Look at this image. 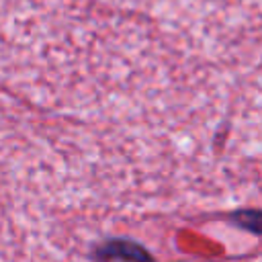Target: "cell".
Here are the masks:
<instances>
[{
  "label": "cell",
  "mask_w": 262,
  "mask_h": 262,
  "mask_svg": "<svg viewBox=\"0 0 262 262\" xmlns=\"http://www.w3.org/2000/svg\"><path fill=\"white\" fill-rule=\"evenodd\" d=\"M92 258L98 262H154L151 254L133 239H108L94 248Z\"/></svg>",
  "instance_id": "cell-1"
},
{
  "label": "cell",
  "mask_w": 262,
  "mask_h": 262,
  "mask_svg": "<svg viewBox=\"0 0 262 262\" xmlns=\"http://www.w3.org/2000/svg\"><path fill=\"white\" fill-rule=\"evenodd\" d=\"M229 223L252 233V235H262V209H237L227 215Z\"/></svg>",
  "instance_id": "cell-2"
}]
</instances>
